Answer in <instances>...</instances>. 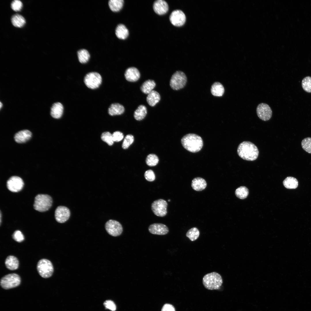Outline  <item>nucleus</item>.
Instances as JSON below:
<instances>
[{
    "label": "nucleus",
    "mask_w": 311,
    "mask_h": 311,
    "mask_svg": "<svg viewBox=\"0 0 311 311\" xmlns=\"http://www.w3.org/2000/svg\"><path fill=\"white\" fill-rule=\"evenodd\" d=\"M237 152L239 157L247 161L256 160L259 153L257 146L252 143L248 141L241 143L238 147Z\"/></svg>",
    "instance_id": "f257e3e1"
},
{
    "label": "nucleus",
    "mask_w": 311,
    "mask_h": 311,
    "mask_svg": "<svg viewBox=\"0 0 311 311\" xmlns=\"http://www.w3.org/2000/svg\"><path fill=\"white\" fill-rule=\"evenodd\" d=\"M181 142L183 146L188 151L196 153L200 151L203 146V141L199 135L189 133L184 136Z\"/></svg>",
    "instance_id": "f03ea898"
},
{
    "label": "nucleus",
    "mask_w": 311,
    "mask_h": 311,
    "mask_svg": "<svg viewBox=\"0 0 311 311\" xmlns=\"http://www.w3.org/2000/svg\"><path fill=\"white\" fill-rule=\"evenodd\" d=\"M202 283L204 287L208 290H218L222 284L223 280L220 274L213 272L204 276Z\"/></svg>",
    "instance_id": "7ed1b4c3"
},
{
    "label": "nucleus",
    "mask_w": 311,
    "mask_h": 311,
    "mask_svg": "<svg viewBox=\"0 0 311 311\" xmlns=\"http://www.w3.org/2000/svg\"><path fill=\"white\" fill-rule=\"evenodd\" d=\"M52 199L49 195L38 194L35 197L33 207L35 210L40 212L47 211L51 207Z\"/></svg>",
    "instance_id": "20e7f679"
},
{
    "label": "nucleus",
    "mask_w": 311,
    "mask_h": 311,
    "mask_svg": "<svg viewBox=\"0 0 311 311\" xmlns=\"http://www.w3.org/2000/svg\"><path fill=\"white\" fill-rule=\"evenodd\" d=\"M37 268L39 274L44 278L51 277L54 272V268L52 262L46 259H43L39 260L37 263Z\"/></svg>",
    "instance_id": "39448f33"
},
{
    "label": "nucleus",
    "mask_w": 311,
    "mask_h": 311,
    "mask_svg": "<svg viewBox=\"0 0 311 311\" xmlns=\"http://www.w3.org/2000/svg\"><path fill=\"white\" fill-rule=\"evenodd\" d=\"M21 282L20 276L16 273L6 275L1 279L0 285L4 289H8L19 286Z\"/></svg>",
    "instance_id": "423d86ee"
},
{
    "label": "nucleus",
    "mask_w": 311,
    "mask_h": 311,
    "mask_svg": "<svg viewBox=\"0 0 311 311\" xmlns=\"http://www.w3.org/2000/svg\"><path fill=\"white\" fill-rule=\"evenodd\" d=\"M187 81L185 74L182 71H177L172 75L170 85L172 89L178 90L183 88L186 85Z\"/></svg>",
    "instance_id": "0eeeda50"
},
{
    "label": "nucleus",
    "mask_w": 311,
    "mask_h": 311,
    "mask_svg": "<svg viewBox=\"0 0 311 311\" xmlns=\"http://www.w3.org/2000/svg\"><path fill=\"white\" fill-rule=\"evenodd\" d=\"M102 78L100 75L96 72H91L85 76L84 82L86 86L91 89L98 88L101 84Z\"/></svg>",
    "instance_id": "6e6552de"
},
{
    "label": "nucleus",
    "mask_w": 311,
    "mask_h": 311,
    "mask_svg": "<svg viewBox=\"0 0 311 311\" xmlns=\"http://www.w3.org/2000/svg\"><path fill=\"white\" fill-rule=\"evenodd\" d=\"M168 204L164 200L160 199L156 200L151 204V208L153 213L157 216L163 217L167 213Z\"/></svg>",
    "instance_id": "1a4fd4ad"
},
{
    "label": "nucleus",
    "mask_w": 311,
    "mask_h": 311,
    "mask_svg": "<svg viewBox=\"0 0 311 311\" xmlns=\"http://www.w3.org/2000/svg\"><path fill=\"white\" fill-rule=\"evenodd\" d=\"M105 229L110 235L115 237L120 236L123 231L122 225L118 221L110 219L107 221L105 225Z\"/></svg>",
    "instance_id": "9d476101"
},
{
    "label": "nucleus",
    "mask_w": 311,
    "mask_h": 311,
    "mask_svg": "<svg viewBox=\"0 0 311 311\" xmlns=\"http://www.w3.org/2000/svg\"><path fill=\"white\" fill-rule=\"evenodd\" d=\"M24 185V183L22 179L16 176H13L10 177L7 182V186L8 189L10 191L14 192H17L21 191Z\"/></svg>",
    "instance_id": "9b49d317"
},
{
    "label": "nucleus",
    "mask_w": 311,
    "mask_h": 311,
    "mask_svg": "<svg viewBox=\"0 0 311 311\" xmlns=\"http://www.w3.org/2000/svg\"><path fill=\"white\" fill-rule=\"evenodd\" d=\"M256 112L258 117L264 121L268 120L272 116V109L266 103L259 104L257 108Z\"/></svg>",
    "instance_id": "f8f14e48"
},
{
    "label": "nucleus",
    "mask_w": 311,
    "mask_h": 311,
    "mask_svg": "<svg viewBox=\"0 0 311 311\" xmlns=\"http://www.w3.org/2000/svg\"><path fill=\"white\" fill-rule=\"evenodd\" d=\"M70 214V211L67 207L64 206H59L55 210V217L57 222L62 223L68 220Z\"/></svg>",
    "instance_id": "ddd939ff"
},
{
    "label": "nucleus",
    "mask_w": 311,
    "mask_h": 311,
    "mask_svg": "<svg viewBox=\"0 0 311 311\" xmlns=\"http://www.w3.org/2000/svg\"><path fill=\"white\" fill-rule=\"evenodd\" d=\"M170 20L174 26H180L183 25L186 20V17L184 13L180 10L173 11L170 16Z\"/></svg>",
    "instance_id": "4468645a"
},
{
    "label": "nucleus",
    "mask_w": 311,
    "mask_h": 311,
    "mask_svg": "<svg viewBox=\"0 0 311 311\" xmlns=\"http://www.w3.org/2000/svg\"><path fill=\"white\" fill-rule=\"evenodd\" d=\"M148 230L151 233L158 235H164L167 234L169 232L167 227L160 223H155L151 224L148 227Z\"/></svg>",
    "instance_id": "2eb2a0df"
},
{
    "label": "nucleus",
    "mask_w": 311,
    "mask_h": 311,
    "mask_svg": "<svg viewBox=\"0 0 311 311\" xmlns=\"http://www.w3.org/2000/svg\"><path fill=\"white\" fill-rule=\"evenodd\" d=\"M124 75L126 79L131 82L137 81L140 77V73L139 70L134 67L127 68L125 71Z\"/></svg>",
    "instance_id": "dca6fc26"
},
{
    "label": "nucleus",
    "mask_w": 311,
    "mask_h": 311,
    "mask_svg": "<svg viewBox=\"0 0 311 311\" xmlns=\"http://www.w3.org/2000/svg\"><path fill=\"white\" fill-rule=\"evenodd\" d=\"M153 9L157 14L162 15L165 14L168 10V6L167 2L163 0H158L154 3Z\"/></svg>",
    "instance_id": "f3484780"
},
{
    "label": "nucleus",
    "mask_w": 311,
    "mask_h": 311,
    "mask_svg": "<svg viewBox=\"0 0 311 311\" xmlns=\"http://www.w3.org/2000/svg\"><path fill=\"white\" fill-rule=\"evenodd\" d=\"M32 133L28 130L20 131L15 134L14 137L15 141L18 143H24L29 140L31 137Z\"/></svg>",
    "instance_id": "a211bd4d"
},
{
    "label": "nucleus",
    "mask_w": 311,
    "mask_h": 311,
    "mask_svg": "<svg viewBox=\"0 0 311 311\" xmlns=\"http://www.w3.org/2000/svg\"><path fill=\"white\" fill-rule=\"evenodd\" d=\"M206 186L207 183L206 181L202 178L197 177L194 179L192 181L191 186L195 191H202L206 188Z\"/></svg>",
    "instance_id": "6ab92c4d"
},
{
    "label": "nucleus",
    "mask_w": 311,
    "mask_h": 311,
    "mask_svg": "<svg viewBox=\"0 0 311 311\" xmlns=\"http://www.w3.org/2000/svg\"><path fill=\"white\" fill-rule=\"evenodd\" d=\"M124 111L125 108L123 105L119 103H114L109 107L108 112L110 115L113 116L121 115Z\"/></svg>",
    "instance_id": "aec40b11"
},
{
    "label": "nucleus",
    "mask_w": 311,
    "mask_h": 311,
    "mask_svg": "<svg viewBox=\"0 0 311 311\" xmlns=\"http://www.w3.org/2000/svg\"><path fill=\"white\" fill-rule=\"evenodd\" d=\"M6 267L12 270L17 269L19 266V262L17 258L13 255H9L6 258L5 261Z\"/></svg>",
    "instance_id": "412c9836"
},
{
    "label": "nucleus",
    "mask_w": 311,
    "mask_h": 311,
    "mask_svg": "<svg viewBox=\"0 0 311 311\" xmlns=\"http://www.w3.org/2000/svg\"><path fill=\"white\" fill-rule=\"evenodd\" d=\"M63 107L62 105L59 102L54 103L51 110V115L55 119L60 118L63 113Z\"/></svg>",
    "instance_id": "4be33fe9"
},
{
    "label": "nucleus",
    "mask_w": 311,
    "mask_h": 311,
    "mask_svg": "<svg viewBox=\"0 0 311 311\" xmlns=\"http://www.w3.org/2000/svg\"><path fill=\"white\" fill-rule=\"evenodd\" d=\"M160 98L159 94L156 91L153 90L148 94L146 98V100L150 106L154 107L159 102Z\"/></svg>",
    "instance_id": "5701e85b"
},
{
    "label": "nucleus",
    "mask_w": 311,
    "mask_h": 311,
    "mask_svg": "<svg viewBox=\"0 0 311 311\" xmlns=\"http://www.w3.org/2000/svg\"><path fill=\"white\" fill-rule=\"evenodd\" d=\"M156 86V83L153 80L148 79L143 83L140 87V90L143 93L148 94L153 90Z\"/></svg>",
    "instance_id": "b1692460"
},
{
    "label": "nucleus",
    "mask_w": 311,
    "mask_h": 311,
    "mask_svg": "<svg viewBox=\"0 0 311 311\" xmlns=\"http://www.w3.org/2000/svg\"><path fill=\"white\" fill-rule=\"evenodd\" d=\"M115 33L116 36L118 38L124 39L128 37L129 31L124 25L120 24L117 26L115 29Z\"/></svg>",
    "instance_id": "393cba45"
},
{
    "label": "nucleus",
    "mask_w": 311,
    "mask_h": 311,
    "mask_svg": "<svg viewBox=\"0 0 311 311\" xmlns=\"http://www.w3.org/2000/svg\"><path fill=\"white\" fill-rule=\"evenodd\" d=\"M211 91V94L213 96H221L224 93V88L221 83L217 82L212 85Z\"/></svg>",
    "instance_id": "a878e982"
},
{
    "label": "nucleus",
    "mask_w": 311,
    "mask_h": 311,
    "mask_svg": "<svg viewBox=\"0 0 311 311\" xmlns=\"http://www.w3.org/2000/svg\"><path fill=\"white\" fill-rule=\"evenodd\" d=\"M147 113V109L146 106L143 105H140L134 111V116L136 120L140 121L145 118Z\"/></svg>",
    "instance_id": "bb28decb"
},
{
    "label": "nucleus",
    "mask_w": 311,
    "mask_h": 311,
    "mask_svg": "<svg viewBox=\"0 0 311 311\" xmlns=\"http://www.w3.org/2000/svg\"><path fill=\"white\" fill-rule=\"evenodd\" d=\"M11 20L12 24L16 27H22L26 23L24 18L22 16L18 14L13 15Z\"/></svg>",
    "instance_id": "cd10ccee"
},
{
    "label": "nucleus",
    "mask_w": 311,
    "mask_h": 311,
    "mask_svg": "<svg viewBox=\"0 0 311 311\" xmlns=\"http://www.w3.org/2000/svg\"><path fill=\"white\" fill-rule=\"evenodd\" d=\"M284 186L289 189H295L297 188L298 185V182L295 178L289 177H287L283 181Z\"/></svg>",
    "instance_id": "c85d7f7f"
},
{
    "label": "nucleus",
    "mask_w": 311,
    "mask_h": 311,
    "mask_svg": "<svg viewBox=\"0 0 311 311\" xmlns=\"http://www.w3.org/2000/svg\"><path fill=\"white\" fill-rule=\"evenodd\" d=\"M124 3L123 0H110L109 5L110 9L114 12L119 11L122 8Z\"/></svg>",
    "instance_id": "c756f323"
},
{
    "label": "nucleus",
    "mask_w": 311,
    "mask_h": 311,
    "mask_svg": "<svg viewBox=\"0 0 311 311\" xmlns=\"http://www.w3.org/2000/svg\"><path fill=\"white\" fill-rule=\"evenodd\" d=\"M77 54L79 60L81 63H85L89 60L90 54L86 50H80L78 51Z\"/></svg>",
    "instance_id": "7c9ffc66"
},
{
    "label": "nucleus",
    "mask_w": 311,
    "mask_h": 311,
    "mask_svg": "<svg viewBox=\"0 0 311 311\" xmlns=\"http://www.w3.org/2000/svg\"><path fill=\"white\" fill-rule=\"evenodd\" d=\"M235 194L238 198L243 199L247 197L249 194V190L246 187L241 186L236 189Z\"/></svg>",
    "instance_id": "2f4dec72"
},
{
    "label": "nucleus",
    "mask_w": 311,
    "mask_h": 311,
    "mask_svg": "<svg viewBox=\"0 0 311 311\" xmlns=\"http://www.w3.org/2000/svg\"><path fill=\"white\" fill-rule=\"evenodd\" d=\"M200 235V232L196 227H194L189 230L187 232L186 236L191 241L197 239Z\"/></svg>",
    "instance_id": "473e14b6"
},
{
    "label": "nucleus",
    "mask_w": 311,
    "mask_h": 311,
    "mask_svg": "<svg viewBox=\"0 0 311 311\" xmlns=\"http://www.w3.org/2000/svg\"><path fill=\"white\" fill-rule=\"evenodd\" d=\"M158 157L156 155L153 154H149L146 160L147 164L150 166H155L158 164Z\"/></svg>",
    "instance_id": "72a5a7b5"
},
{
    "label": "nucleus",
    "mask_w": 311,
    "mask_h": 311,
    "mask_svg": "<svg viewBox=\"0 0 311 311\" xmlns=\"http://www.w3.org/2000/svg\"><path fill=\"white\" fill-rule=\"evenodd\" d=\"M303 89L308 92H311V77L307 76L304 78L301 83Z\"/></svg>",
    "instance_id": "f704fd0d"
},
{
    "label": "nucleus",
    "mask_w": 311,
    "mask_h": 311,
    "mask_svg": "<svg viewBox=\"0 0 311 311\" xmlns=\"http://www.w3.org/2000/svg\"><path fill=\"white\" fill-rule=\"evenodd\" d=\"M302 148L306 152L311 153V138L307 137L304 139L301 142Z\"/></svg>",
    "instance_id": "c9c22d12"
},
{
    "label": "nucleus",
    "mask_w": 311,
    "mask_h": 311,
    "mask_svg": "<svg viewBox=\"0 0 311 311\" xmlns=\"http://www.w3.org/2000/svg\"><path fill=\"white\" fill-rule=\"evenodd\" d=\"M101 139L104 141L106 142L109 145H111L114 143L112 134L108 132L103 133L101 136Z\"/></svg>",
    "instance_id": "e433bc0d"
},
{
    "label": "nucleus",
    "mask_w": 311,
    "mask_h": 311,
    "mask_svg": "<svg viewBox=\"0 0 311 311\" xmlns=\"http://www.w3.org/2000/svg\"><path fill=\"white\" fill-rule=\"evenodd\" d=\"M134 141V137L131 134H128L125 137L122 147L124 149L128 148Z\"/></svg>",
    "instance_id": "4c0bfd02"
},
{
    "label": "nucleus",
    "mask_w": 311,
    "mask_h": 311,
    "mask_svg": "<svg viewBox=\"0 0 311 311\" xmlns=\"http://www.w3.org/2000/svg\"><path fill=\"white\" fill-rule=\"evenodd\" d=\"M12 238L16 241L19 242H22L24 240L23 235L18 230H16L14 232L12 235Z\"/></svg>",
    "instance_id": "58836bf2"
},
{
    "label": "nucleus",
    "mask_w": 311,
    "mask_h": 311,
    "mask_svg": "<svg viewBox=\"0 0 311 311\" xmlns=\"http://www.w3.org/2000/svg\"><path fill=\"white\" fill-rule=\"evenodd\" d=\"M12 9L16 12L20 11L22 7V2L18 0L13 1L11 4Z\"/></svg>",
    "instance_id": "ea45409f"
},
{
    "label": "nucleus",
    "mask_w": 311,
    "mask_h": 311,
    "mask_svg": "<svg viewBox=\"0 0 311 311\" xmlns=\"http://www.w3.org/2000/svg\"><path fill=\"white\" fill-rule=\"evenodd\" d=\"M145 178L148 181L151 182L155 179V175L153 171L151 170H147L145 173Z\"/></svg>",
    "instance_id": "a19ab883"
},
{
    "label": "nucleus",
    "mask_w": 311,
    "mask_h": 311,
    "mask_svg": "<svg viewBox=\"0 0 311 311\" xmlns=\"http://www.w3.org/2000/svg\"><path fill=\"white\" fill-rule=\"evenodd\" d=\"M112 134L114 142H119L121 141L124 137L123 133L119 131L114 132Z\"/></svg>",
    "instance_id": "79ce46f5"
},
{
    "label": "nucleus",
    "mask_w": 311,
    "mask_h": 311,
    "mask_svg": "<svg viewBox=\"0 0 311 311\" xmlns=\"http://www.w3.org/2000/svg\"><path fill=\"white\" fill-rule=\"evenodd\" d=\"M104 305L106 308L112 311H115L116 309V306L113 301L110 300L105 301Z\"/></svg>",
    "instance_id": "37998d69"
},
{
    "label": "nucleus",
    "mask_w": 311,
    "mask_h": 311,
    "mask_svg": "<svg viewBox=\"0 0 311 311\" xmlns=\"http://www.w3.org/2000/svg\"><path fill=\"white\" fill-rule=\"evenodd\" d=\"M162 311H175L174 307L170 304H166L163 307Z\"/></svg>",
    "instance_id": "c03bdc74"
},
{
    "label": "nucleus",
    "mask_w": 311,
    "mask_h": 311,
    "mask_svg": "<svg viewBox=\"0 0 311 311\" xmlns=\"http://www.w3.org/2000/svg\"><path fill=\"white\" fill-rule=\"evenodd\" d=\"M2 104L1 103V102H0V108H1V107H2Z\"/></svg>",
    "instance_id": "a18cd8bd"
},
{
    "label": "nucleus",
    "mask_w": 311,
    "mask_h": 311,
    "mask_svg": "<svg viewBox=\"0 0 311 311\" xmlns=\"http://www.w3.org/2000/svg\"><path fill=\"white\" fill-rule=\"evenodd\" d=\"M1 212H0V224H1Z\"/></svg>",
    "instance_id": "49530a36"
},
{
    "label": "nucleus",
    "mask_w": 311,
    "mask_h": 311,
    "mask_svg": "<svg viewBox=\"0 0 311 311\" xmlns=\"http://www.w3.org/2000/svg\"><path fill=\"white\" fill-rule=\"evenodd\" d=\"M168 201H170V200H169Z\"/></svg>",
    "instance_id": "de8ad7c7"
}]
</instances>
